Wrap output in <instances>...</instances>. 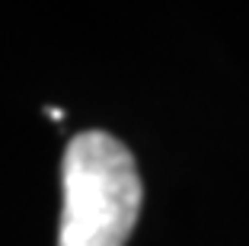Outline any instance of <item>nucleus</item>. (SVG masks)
Instances as JSON below:
<instances>
[{"label":"nucleus","instance_id":"nucleus-1","mask_svg":"<svg viewBox=\"0 0 249 246\" xmlns=\"http://www.w3.org/2000/svg\"><path fill=\"white\" fill-rule=\"evenodd\" d=\"M58 246H124L144 202L134 153L109 131H80L64 151Z\"/></svg>","mask_w":249,"mask_h":246}]
</instances>
